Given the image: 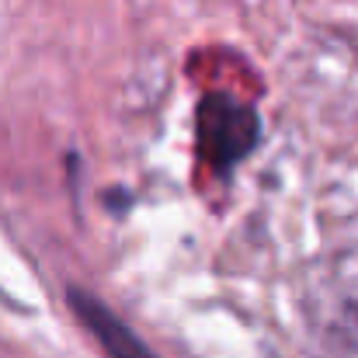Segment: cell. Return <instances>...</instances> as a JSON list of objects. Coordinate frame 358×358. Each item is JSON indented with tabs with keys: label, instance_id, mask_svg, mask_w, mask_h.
<instances>
[{
	"label": "cell",
	"instance_id": "obj_1",
	"mask_svg": "<svg viewBox=\"0 0 358 358\" xmlns=\"http://www.w3.org/2000/svg\"><path fill=\"white\" fill-rule=\"evenodd\" d=\"M195 139H199L202 164L216 178H230V171L240 160H247L254 146L261 143V119L254 105L240 101L227 91H209L199 101Z\"/></svg>",
	"mask_w": 358,
	"mask_h": 358
},
{
	"label": "cell",
	"instance_id": "obj_2",
	"mask_svg": "<svg viewBox=\"0 0 358 358\" xmlns=\"http://www.w3.org/2000/svg\"><path fill=\"white\" fill-rule=\"evenodd\" d=\"M66 303H70V310L77 313V320L94 334V341L108 352V358H157L139 341V334H136L132 327H125L94 292H87V289H80V285H70Z\"/></svg>",
	"mask_w": 358,
	"mask_h": 358
}]
</instances>
